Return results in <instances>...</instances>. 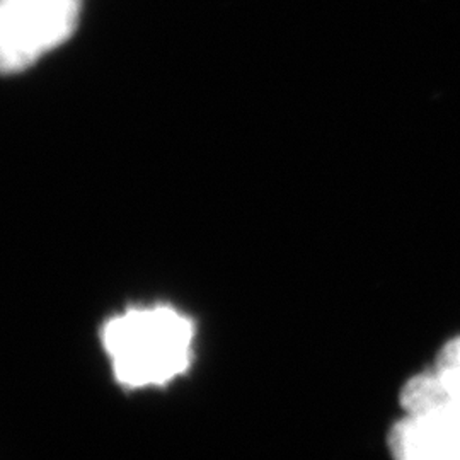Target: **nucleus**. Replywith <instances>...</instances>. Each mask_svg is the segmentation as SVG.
<instances>
[{
	"label": "nucleus",
	"mask_w": 460,
	"mask_h": 460,
	"mask_svg": "<svg viewBox=\"0 0 460 460\" xmlns=\"http://www.w3.org/2000/svg\"><path fill=\"white\" fill-rule=\"evenodd\" d=\"M101 340L119 384L164 385L190 367L195 324L172 307H135L111 317Z\"/></svg>",
	"instance_id": "f257e3e1"
},
{
	"label": "nucleus",
	"mask_w": 460,
	"mask_h": 460,
	"mask_svg": "<svg viewBox=\"0 0 460 460\" xmlns=\"http://www.w3.org/2000/svg\"><path fill=\"white\" fill-rule=\"evenodd\" d=\"M81 0H2L0 66L19 74L66 43L81 24Z\"/></svg>",
	"instance_id": "f03ea898"
},
{
	"label": "nucleus",
	"mask_w": 460,
	"mask_h": 460,
	"mask_svg": "<svg viewBox=\"0 0 460 460\" xmlns=\"http://www.w3.org/2000/svg\"><path fill=\"white\" fill-rule=\"evenodd\" d=\"M395 459H460V404L429 416L404 414L387 435Z\"/></svg>",
	"instance_id": "7ed1b4c3"
},
{
	"label": "nucleus",
	"mask_w": 460,
	"mask_h": 460,
	"mask_svg": "<svg viewBox=\"0 0 460 460\" xmlns=\"http://www.w3.org/2000/svg\"><path fill=\"white\" fill-rule=\"evenodd\" d=\"M399 404L408 416H429L460 404L448 391L444 378L433 368L408 378L399 391Z\"/></svg>",
	"instance_id": "20e7f679"
},
{
	"label": "nucleus",
	"mask_w": 460,
	"mask_h": 460,
	"mask_svg": "<svg viewBox=\"0 0 460 460\" xmlns=\"http://www.w3.org/2000/svg\"><path fill=\"white\" fill-rule=\"evenodd\" d=\"M433 367L444 378L448 391L460 402V334L445 341L437 353Z\"/></svg>",
	"instance_id": "39448f33"
}]
</instances>
